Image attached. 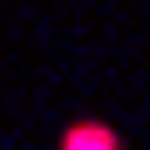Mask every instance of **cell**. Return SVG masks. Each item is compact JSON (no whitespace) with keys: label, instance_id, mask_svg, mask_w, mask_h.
<instances>
[{"label":"cell","instance_id":"6da1fadb","mask_svg":"<svg viewBox=\"0 0 150 150\" xmlns=\"http://www.w3.org/2000/svg\"><path fill=\"white\" fill-rule=\"evenodd\" d=\"M68 143H75V150H89V143H96V150H109V143H116V137H109V130H75V137H68Z\"/></svg>","mask_w":150,"mask_h":150}]
</instances>
